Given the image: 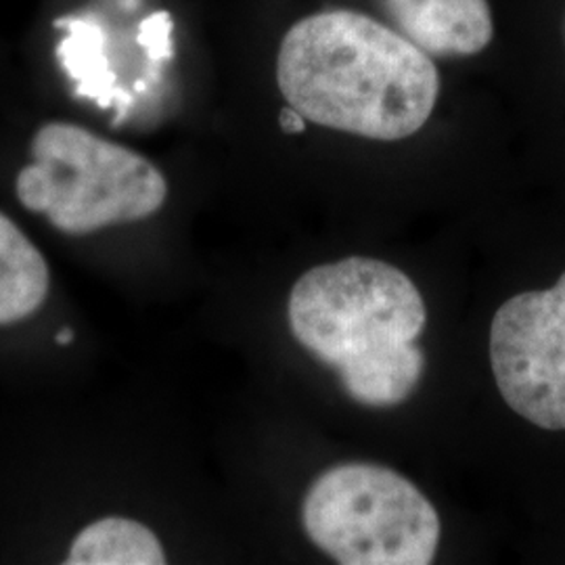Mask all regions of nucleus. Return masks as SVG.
<instances>
[{
  "instance_id": "7",
  "label": "nucleus",
  "mask_w": 565,
  "mask_h": 565,
  "mask_svg": "<svg viewBox=\"0 0 565 565\" xmlns=\"http://www.w3.org/2000/svg\"><path fill=\"white\" fill-rule=\"evenodd\" d=\"M51 275L41 249L0 212V324L32 317L49 296Z\"/></svg>"
},
{
  "instance_id": "9",
  "label": "nucleus",
  "mask_w": 565,
  "mask_h": 565,
  "mask_svg": "<svg viewBox=\"0 0 565 565\" xmlns=\"http://www.w3.org/2000/svg\"><path fill=\"white\" fill-rule=\"evenodd\" d=\"M281 128L287 135H296V132H302L306 128V118H303L300 111H296L294 107H285L281 111Z\"/></svg>"
},
{
  "instance_id": "6",
  "label": "nucleus",
  "mask_w": 565,
  "mask_h": 565,
  "mask_svg": "<svg viewBox=\"0 0 565 565\" xmlns=\"http://www.w3.org/2000/svg\"><path fill=\"white\" fill-rule=\"evenodd\" d=\"M406 41L434 57H471L492 41L488 0H384Z\"/></svg>"
},
{
  "instance_id": "1",
  "label": "nucleus",
  "mask_w": 565,
  "mask_h": 565,
  "mask_svg": "<svg viewBox=\"0 0 565 565\" xmlns=\"http://www.w3.org/2000/svg\"><path fill=\"white\" fill-rule=\"evenodd\" d=\"M277 84L306 121L373 141L413 137L440 97V74L427 53L345 9L315 13L287 30Z\"/></svg>"
},
{
  "instance_id": "11",
  "label": "nucleus",
  "mask_w": 565,
  "mask_h": 565,
  "mask_svg": "<svg viewBox=\"0 0 565 565\" xmlns=\"http://www.w3.org/2000/svg\"><path fill=\"white\" fill-rule=\"evenodd\" d=\"M564 39H565V20H564Z\"/></svg>"
},
{
  "instance_id": "10",
  "label": "nucleus",
  "mask_w": 565,
  "mask_h": 565,
  "mask_svg": "<svg viewBox=\"0 0 565 565\" xmlns=\"http://www.w3.org/2000/svg\"><path fill=\"white\" fill-rule=\"evenodd\" d=\"M72 342V331L70 329H63L57 335V343H70Z\"/></svg>"
},
{
  "instance_id": "4",
  "label": "nucleus",
  "mask_w": 565,
  "mask_h": 565,
  "mask_svg": "<svg viewBox=\"0 0 565 565\" xmlns=\"http://www.w3.org/2000/svg\"><path fill=\"white\" fill-rule=\"evenodd\" d=\"M308 539L343 565H427L440 543V518L424 492L384 465L340 463L306 492Z\"/></svg>"
},
{
  "instance_id": "5",
  "label": "nucleus",
  "mask_w": 565,
  "mask_h": 565,
  "mask_svg": "<svg viewBox=\"0 0 565 565\" xmlns=\"http://www.w3.org/2000/svg\"><path fill=\"white\" fill-rule=\"evenodd\" d=\"M490 364L507 406L525 422L565 429V273L551 289L507 300L490 324Z\"/></svg>"
},
{
  "instance_id": "8",
  "label": "nucleus",
  "mask_w": 565,
  "mask_h": 565,
  "mask_svg": "<svg viewBox=\"0 0 565 565\" xmlns=\"http://www.w3.org/2000/svg\"><path fill=\"white\" fill-rule=\"evenodd\" d=\"M67 565H162L166 553L153 530L126 518H103L82 530Z\"/></svg>"
},
{
  "instance_id": "2",
  "label": "nucleus",
  "mask_w": 565,
  "mask_h": 565,
  "mask_svg": "<svg viewBox=\"0 0 565 565\" xmlns=\"http://www.w3.org/2000/svg\"><path fill=\"white\" fill-rule=\"evenodd\" d=\"M294 338L333 369L345 394L371 408L406 403L425 371L427 312L422 291L401 268L363 256L321 264L291 289Z\"/></svg>"
},
{
  "instance_id": "3",
  "label": "nucleus",
  "mask_w": 565,
  "mask_h": 565,
  "mask_svg": "<svg viewBox=\"0 0 565 565\" xmlns=\"http://www.w3.org/2000/svg\"><path fill=\"white\" fill-rule=\"evenodd\" d=\"M15 181L21 205L61 233L90 235L162 210L168 181L145 156L72 121H46Z\"/></svg>"
}]
</instances>
